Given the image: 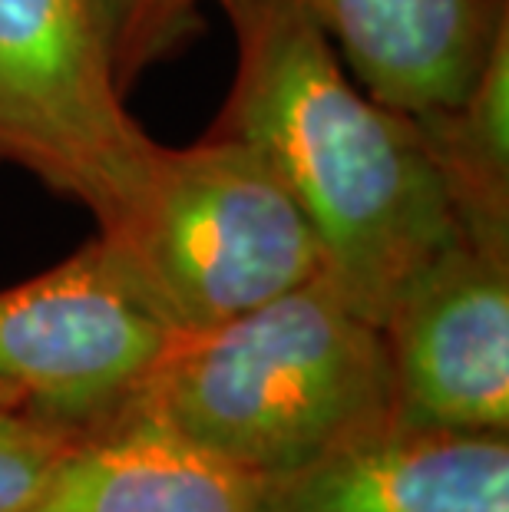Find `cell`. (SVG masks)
Instances as JSON below:
<instances>
[{
	"instance_id": "cell-6",
	"label": "cell",
	"mask_w": 509,
	"mask_h": 512,
	"mask_svg": "<svg viewBox=\"0 0 509 512\" xmlns=\"http://www.w3.org/2000/svg\"><path fill=\"white\" fill-rule=\"evenodd\" d=\"M381 331L397 420L509 433V255L460 235L400 288Z\"/></svg>"
},
{
	"instance_id": "cell-8",
	"label": "cell",
	"mask_w": 509,
	"mask_h": 512,
	"mask_svg": "<svg viewBox=\"0 0 509 512\" xmlns=\"http://www.w3.org/2000/svg\"><path fill=\"white\" fill-rule=\"evenodd\" d=\"M374 103L404 116L457 106L509 27V0H298Z\"/></svg>"
},
{
	"instance_id": "cell-12",
	"label": "cell",
	"mask_w": 509,
	"mask_h": 512,
	"mask_svg": "<svg viewBox=\"0 0 509 512\" xmlns=\"http://www.w3.org/2000/svg\"><path fill=\"white\" fill-rule=\"evenodd\" d=\"M80 430L24 407H0V512H20Z\"/></svg>"
},
{
	"instance_id": "cell-9",
	"label": "cell",
	"mask_w": 509,
	"mask_h": 512,
	"mask_svg": "<svg viewBox=\"0 0 509 512\" xmlns=\"http://www.w3.org/2000/svg\"><path fill=\"white\" fill-rule=\"evenodd\" d=\"M265 479L143 410L80 430L20 512H258Z\"/></svg>"
},
{
	"instance_id": "cell-2",
	"label": "cell",
	"mask_w": 509,
	"mask_h": 512,
	"mask_svg": "<svg viewBox=\"0 0 509 512\" xmlns=\"http://www.w3.org/2000/svg\"><path fill=\"white\" fill-rule=\"evenodd\" d=\"M123 407L258 479L397 417L384 331L324 278L209 331L179 334Z\"/></svg>"
},
{
	"instance_id": "cell-11",
	"label": "cell",
	"mask_w": 509,
	"mask_h": 512,
	"mask_svg": "<svg viewBox=\"0 0 509 512\" xmlns=\"http://www.w3.org/2000/svg\"><path fill=\"white\" fill-rule=\"evenodd\" d=\"M219 0H100L106 47L123 90L199 34L202 7Z\"/></svg>"
},
{
	"instance_id": "cell-4",
	"label": "cell",
	"mask_w": 509,
	"mask_h": 512,
	"mask_svg": "<svg viewBox=\"0 0 509 512\" xmlns=\"http://www.w3.org/2000/svg\"><path fill=\"white\" fill-rule=\"evenodd\" d=\"M106 47L100 0H0V162L113 228L159 156Z\"/></svg>"
},
{
	"instance_id": "cell-7",
	"label": "cell",
	"mask_w": 509,
	"mask_h": 512,
	"mask_svg": "<svg viewBox=\"0 0 509 512\" xmlns=\"http://www.w3.org/2000/svg\"><path fill=\"white\" fill-rule=\"evenodd\" d=\"M258 512H509V437L394 417L268 479Z\"/></svg>"
},
{
	"instance_id": "cell-13",
	"label": "cell",
	"mask_w": 509,
	"mask_h": 512,
	"mask_svg": "<svg viewBox=\"0 0 509 512\" xmlns=\"http://www.w3.org/2000/svg\"><path fill=\"white\" fill-rule=\"evenodd\" d=\"M0 407H20V403H17V397H14V394H7V390L0 387Z\"/></svg>"
},
{
	"instance_id": "cell-1",
	"label": "cell",
	"mask_w": 509,
	"mask_h": 512,
	"mask_svg": "<svg viewBox=\"0 0 509 512\" xmlns=\"http://www.w3.org/2000/svg\"><path fill=\"white\" fill-rule=\"evenodd\" d=\"M235 73L215 133L252 143L305 212L324 278L381 328L400 288L460 238L417 123L344 76L298 0H219Z\"/></svg>"
},
{
	"instance_id": "cell-10",
	"label": "cell",
	"mask_w": 509,
	"mask_h": 512,
	"mask_svg": "<svg viewBox=\"0 0 509 512\" xmlns=\"http://www.w3.org/2000/svg\"><path fill=\"white\" fill-rule=\"evenodd\" d=\"M460 235L509 255V27L457 106L414 116Z\"/></svg>"
},
{
	"instance_id": "cell-3",
	"label": "cell",
	"mask_w": 509,
	"mask_h": 512,
	"mask_svg": "<svg viewBox=\"0 0 509 512\" xmlns=\"http://www.w3.org/2000/svg\"><path fill=\"white\" fill-rule=\"evenodd\" d=\"M96 235L179 334L219 328L324 271L318 235L278 172L215 129L162 146L126 219Z\"/></svg>"
},
{
	"instance_id": "cell-5",
	"label": "cell",
	"mask_w": 509,
	"mask_h": 512,
	"mask_svg": "<svg viewBox=\"0 0 509 512\" xmlns=\"http://www.w3.org/2000/svg\"><path fill=\"white\" fill-rule=\"evenodd\" d=\"M179 331L96 235L0 291V387L30 413L90 430L123 407Z\"/></svg>"
}]
</instances>
